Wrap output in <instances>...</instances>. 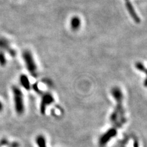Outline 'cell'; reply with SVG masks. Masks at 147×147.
I'll use <instances>...</instances> for the list:
<instances>
[{
  "instance_id": "cell-1",
  "label": "cell",
  "mask_w": 147,
  "mask_h": 147,
  "mask_svg": "<svg viewBox=\"0 0 147 147\" xmlns=\"http://www.w3.org/2000/svg\"><path fill=\"white\" fill-rule=\"evenodd\" d=\"M111 93L117 102V107L113 112L118 115L121 123L123 125L126 121L123 107V94L119 88L117 86L112 89Z\"/></svg>"
},
{
  "instance_id": "cell-2",
  "label": "cell",
  "mask_w": 147,
  "mask_h": 147,
  "mask_svg": "<svg viewBox=\"0 0 147 147\" xmlns=\"http://www.w3.org/2000/svg\"><path fill=\"white\" fill-rule=\"evenodd\" d=\"M12 91L16 112L18 115H22L25 112L24 94L21 89L17 86H13L12 87Z\"/></svg>"
},
{
  "instance_id": "cell-3",
  "label": "cell",
  "mask_w": 147,
  "mask_h": 147,
  "mask_svg": "<svg viewBox=\"0 0 147 147\" xmlns=\"http://www.w3.org/2000/svg\"><path fill=\"white\" fill-rule=\"evenodd\" d=\"M22 57L25 63L28 71L30 72L31 76L36 77L38 76V67H37L32 53L30 50H26L23 52Z\"/></svg>"
},
{
  "instance_id": "cell-4",
  "label": "cell",
  "mask_w": 147,
  "mask_h": 147,
  "mask_svg": "<svg viewBox=\"0 0 147 147\" xmlns=\"http://www.w3.org/2000/svg\"><path fill=\"white\" fill-rule=\"evenodd\" d=\"M117 134V131L116 127L110 129L105 132L104 134L100 136L99 140V145L100 147H104Z\"/></svg>"
},
{
  "instance_id": "cell-5",
  "label": "cell",
  "mask_w": 147,
  "mask_h": 147,
  "mask_svg": "<svg viewBox=\"0 0 147 147\" xmlns=\"http://www.w3.org/2000/svg\"><path fill=\"white\" fill-rule=\"evenodd\" d=\"M55 101L53 95L50 93H46L43 94L42 99L40 104V112L41 114L45 115L46 109L49 105H51Z\"/></svg>"
},
{
  "instance_id": "cell-6",
  "label": "cell",
  "mask_w": 147,
  "mask_h": 147,
  "mask_svg": "<svg viewBox=\"0 0 147 147\" xmlns=\"http://www.w3.org/2000/svg\"><path fill=\"white\" fill-rule=\"evenodd\" d=\"M0 49L7 52L12 57H16L17 52L16 50L11 47L9 42L6 38H0Z\"/></svg>"
},
{
  "instance_id": "cell-7",
  "label": "cell",
  "mask_w": 147,
  "mask_h": 147,
  "mask_svg": "<svg viewBox=\"0 0 147 147\" xmlns=\"http://www.w3.org/2000/svg\"><path fill=\"white\" fill-rule=\"evenodd\" d=\"M126 7L127 9V10L129 13L131 17H132V18L134 21L137 23V24H139L140 22V18L138 16V14L137 13V12H136L135 9L134 7V6H132V3L129 1V0H126Z\"/></svg>"
},
{
  "instance_id": "cell-8",
  "label": "cell",
  "mask_w": 147,
  "mask_h": 147,
  "mask_svg": "<svg viewBox=\"0 0 147 147\" xmlns=\"http://www.w3.org/2000/svg\"><path fill=\"white\" fill-rule=\"evenodd\" d=\"M19 80H20L21 85L24 87L25 90H30V88H31L30 82L28 77L27 76H26L25 74H22L20 76Z\"/></svg>"
},
{
  "instance_id": "cell-9",
  "label": "cell",
  "mask_w": 147,
  "mask_h": 147,
  "mask_svg": "<svg viewBox=\"0 0 147 147\" xmlns=\"http://www.w3.org/2000/svg\"><path fill=\"white\" fill-rule=\"evenodd\" d=\"M80 26H81V20L80 19V18L77 16L72 17L71 21V28L74 31H77L80 28Z\"/></svg>"
},
{
  "instance_id": "cell-10",
  "label": "cell",
  "mask_w": 147,
  "mask_h": 147,
  "mask_svg": "<svg viewBox=\"0 0 147 147\" xmlns=\"http://www.w3.org/2000/svg\"><path fill=\"white\" fill-rule=\"evenodd\" d=\"M36 144L38 147H47V142L45 137L43 135H38L36 139Z\"/></svg>"
},
{
  "instance_id": "cell-11",
  "label": "cell",
  "mask_w": 147,
  "mask_h": 147,
  "mask_svg": "<svg viewBox=\"0 0 147 147\" xmlns=\"http://www.w3.org/2000/svg\"><path fill=\"white\" fill-rule=\"evenodd\" d=\"M7 59L5 53L2 50L0 49V66L4 67L6 65Z\"/></svg>"
},
{
  "instance_id": "cell-12",
  "label": "cell",
  "mask_w": 147,
  "mask_h": 147,
  "mask_svg": "<svg viewBox=\"0 0 147 147\" xmlns=\"http://www.w3.org/2000/svg\"><path fill=\"white\" fill-rule=\"evenodd\" d=\"M9 144V141L6 138H3L1 140H0V147L5 146Z\"/></svg>"
},
{
  "instance_id": "cell-13",
  "label": "cell",
  "mask_w": 147,
  "mask_h": 147,
  "mask_svg": "<svg viewBox=\"0 0 147 147\" xmlns=\"http://www.w3.org/2000/svg\"><path fill=\"white\" fill-rule=\"evenodd\" d=\"M9 147H19L20 144L17 142H13L10 144H9Z\"/></svg>"
},
{
  "instance_id": "cell-14",
  "label": "cell",
  "mask_w": 147,
  "mask_h": 147,
  "mask_svg": "<svg viewBox=\"0 0 147 147\" xmlns=\"http://www.w3.org/2000/svg\"><path fill=\"white\" fill-rule=\"evenodd\" d=\"M143 72H145V74H146V79H145V80L144 82V85L145 86H147V69L145 68V70Z\"/></svg>"
},
{
  "instance_id": "cell-15",
  "label": "cell",
  "mask_w": 147,
  "mask_h": 147,
  "mask_svg": "<svg viewBox=\"0 0 147 147\" xmlns=\"http://www.w3.org/2000/svg\"><path fill=\"white\" fill-rule=\"evenodd\" d=\"M4 109V105L2 103V102L1 100H0V112H1Z\"/></svg>"
},
{
  "instance_id": "cell-16",
  "label": "cell",
  "mask_w": 147,
  "mask_h": 147,
  "mask_svg": "<svg viewBox=\"0 0 147 147\" xmlns=\"http://www.w3.org/2000/svg\"><path fill=\"white\" fill-rule=\"evenodd\" d=\"M134 147H139V144H138L137 142H134Z\"/></svg>"
}]
</instances>
